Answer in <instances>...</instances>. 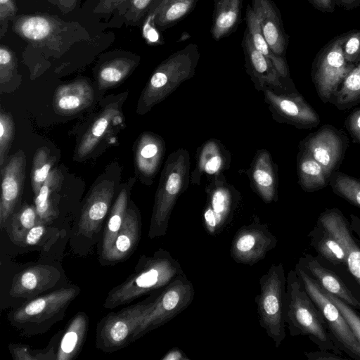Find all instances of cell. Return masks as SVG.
<instances>
[{
	"instance_id": "1",
	"label": "cell",
	"mask_w": 360,
	"mask_h": 360,
	"mask_svg": "<svg viewBox=\"0 0 360 360\" xmlns=\"http://www.w3.org/2000/svg\"><path fill=\"white\" fill-rule=\"evenodd\" d=\"M182 274L179 262L162 248L152 256L142 255L134 272L109 291L103 307L113 309L129 304L146 294L163 289Z\"/></svg>"
},
{
	"instance_id": "2",
	"label": "cell",
	"mask_w": 360,
	"mask_h": 360,
	"mask_svg": "<svg viewBox=\"0 0 360 360\" xmlns=\"http://www.w3.org/2000/svg\"><path fill=\"white\" fill-rule=\"evenodd\" d=\"M285 322L291 336L307 335L319 349L342 355L326 323L295 270L286 276Z\"/></svg>"
},
{
	"instance_id": "3",
	"label": "cell",
	"mask_w": 360,
	"mask_h": 360,
	"mask_svg": "<svg viewBox=\"0 0 360 360\" xmlns=\"http://www.w3.org/2000/svg\"><path fill=\"white\" fill-rule=\"evenodd\" d=\"M190 167V155L187 150L179 148L169 155L155 196L148 234L149 238L167 234L173 208L191 183Z\"/></svg>"
},
{
	"instance_id": "4",
	"label": "cell",
	"mask_w": 360,
	"mask_h": 360,
	"mask_svg": "<svg viewBox=\"0 0 360 360\" xmlns=\"http://www.w3.org/2000/svg\"><path fill=\"white\" fill-rule=\"evenodd\" d=\"M200 59L196 44H190L163 60L141 91L136 113L143 115L167 98L184 82L192 78Z\"/></svg>"
},
{
	"instance_id": "5",
	"label": "cell",
	"mask_w": 360,
	"mask_h": 360,
	"mask_svg": "<svg viewBox=\"0 0 360 360\" xmlns=\"http://www.w3.org/2000/svg\"><path fill=\"white\" fill-rule=\"evenodd\" d=\"M259 283L260 291L255 298L259 322L278 348L285 338L286 276L282 263L272 264Z\"/></svg>"
},
{
	"instance_id": "6",
	"label": "cell",
	"mask_w": 360,
	"mask_h": 360,
	"mask_svg": "<svg viewBox=\"0 0 360 360\" xmlns=\"http://www.w3.org/2000/svg\"><path fill=\"white\" fill-rule=\"evenodd\" d=\"M297 264L326 291L360 310V285L345 265L309 253H304Z\"/></svg>"
},
{
	"instance_id": "7",
	"label": "cell",
	"mask_w": 360,
	"mask_h": 360,
	"mask_svg": "<svg viewBox=\"0 0 360 360\" xmlns=\"http://www.w3.org/2000/svg\"><path fill=\"white\" fill-rule=\"evenodd\" d=\"M195 290L185 274H182L161 290L150 310L135 329L131 342L169 321L192 302Z\"/></svg>"
},
{
	"instance_id": "8",
	"label": "cell",
	"mask_w": 360,
	"mask_h": 360,
	"mask_svg": "<svg viewBox=\"0 0 360 360\" xmlns=\"http://www.w3.org/2000/svg\"><path fill=\"white\" fill-rule=\"evenodd\" d=\"M295 271L319 309L336 347L350 358L360 360V343L338 307L326 295L323 288L297 264Z\"/></svg>"
},
{
	"instance_id": "9",
	"label": "cell",
	"mask_w": 360,
	"mask_h": 360,
	"mask_svg": "<svg viewBox=\"0 0 360 360\" xmlns=\"http://www.w3.org/2000/svg\"><path fill=\"white\" fill-rule=\"evenodd\" d=\"M158 295L103 317L97 326L96 347L111 352L130 343L135 329L150 310Z\"/></svg>"
},
{
	"instance_id": "10",
	"label": "cell",
	"mask_w": 360,
	"mask_h": 360,
	"mask_svg": "<svg viewBox=\"0 0 360 360\" xmlns=\"http://www.w3.org/2000/svg\"><path fill=\"white\" fill-rule=\"evenodd\" d=\"M343 39L342 34L331 40L319 51L313 63L312 81L324 103H330L344 79L355 66L345 58Z\"/></svg>"
},
{
	"instance_id": "11",
	"label": "cell",
	"mask_w": 360,
	"mask_h": 360,
	"mask_svg": "<svg viewBox=\"0 0 360 360\" xmlns=\"http://www.w3.org/2000/svg\"><path fill=\"white\" fill-rule=\"evenodd\" d=\"M205 191L207 198L202 212L203 225L210 235L216 236L222 232L233 219L241 195L229 183L224 174L210 177Z\"/></svg>"
},
{
	"instance_id": "12",
	"label": "cell",
	"mask_w": 360,
	"mask_h": 360,
	"mask_svg": "<svg viewBox=\"0 0 360 360\" xmlns=\"http://www.w3.org/2000/svg\"><path fill=\"white\" fill-rule=\"evenodd\" d=\"M348 145L347 136L342 130L325 124L301 141L299 149L315 159L330 179L342 163Z\"/></svg>"
},
{
	"instance_id": "13",
	"label": "cell",
	"mask_w": 360,
	"mask_h": 360,
	"mask_svg": "<svg viewBox=\"0 0 360 360\" xmlns=\"http://www.w3.org/2000/svg\"><path fill=\"white\" fill-rule=\"evenodd\" d=\"M263 93L264 101L276 122L299 129H310L319 124V115L297 91L277 93L266 89Z\"/></svg>"
},
{
	"instance_id": "14",
	"label": "cell",
	"mask_w": 360,
	"mask_h": 360,
	"mask_svg": "<svg viewBox=\"0 0 360 360\" xmlns=\"http://www.w3.org/2000/svg\"><path fill=\"white\" fill-rule=\"evenodd\" d=\"M276 244L277 239L268 227L255 221L238 230L232 240L230 254L238 264L253 265L263 259Z\"/></svg>"
},
{
	"instance_id": "15",
	"label": "cell",
	"mask_w": 360,
	"mask_h": 360,
	"mask_svg": "<svg viewBox=\"0 0 360 360\" xmlns=\"http://www.w3.org/2000/svg\"><path fill=\"white\" fill-rule=\"evenodd\" d=\"M26 158L22 150L9 157L1 167L0 227L6 226L20 200L25 179Z\"/></svg>"
},
{
	"instance_id": "16",
	"label": "cell",
	"mask_w": 360,
	"mask_h": 360,
	"mask_svg": "<svg viewBox=\"0 0 360 360\" xmlns=\"http://www.w3.org/2000/svg\"><path fill=\"white\" fill-rule=\"evenodd\" d=\"M245 69L257 90L266 89L277 93L296 92L275 68L272 63L253 46L245 30L242 42Z\"/></svg>"
},
{
	"instance_id": "17",
	"label": "cell",
	"mask_w": 360,
	"mask_h": 360,
	"mask_svg": "<svg viewBox=\"0 0 360 360\" xmlns=\"http://www.w3.org/2000/svg\"><path fill=\"white\" fill-rule=\"evenodd\" d=\"M78 293L77 288H64L32 299L12 313L11 321L17 324L46 321L64 309Z\"/></svg>"
},
{
	"instance_id": "18",
	"label": "cell",
	"mask_w": 360,
	"mask_h": 360,
	"mask_svg": "<svg viewBox=\"0 0 360 360\" xmlns=\"http://www.w3.org/2000/svg\"><path fill=\"white\" fill-rule=\"evenodd\" d=\"M115 193V183L103 179L91 188L82 208L78 233L91 237L98 232L110 209Z\"/></svg>"
},
{
	"instance_id": "19",
	"label": "cell",
	"mask_w": 360,
	"mask_h": 360,
	"mask_svg": "<svg viewBox=\"0 0 360 360\" xmlns=\"http://www.w3.org/2000/svg\"><path fill=\"white\" fill-rule=\"evenodd\" d=\"M317 224L331 233L341 243L346 255V266L360 285V244L353 235L349 221L336 207L326 209Z\"/></svg>"
},
{
	"instance_id": "20",
	"label": "cell",
	"mask_w": 360,
	"mask_h": 360,
	"mask_svg": "<svg viewBox=\"0 0 360 360\" xmlns=\"http://www.w3.org/2000/svg\"><path fill=\"white\" fill-rule=\"evenodd\" d=\"M60 278L59 271L53 266H31L15 275L9 294L15 298L34 297L54 287Z\"/></svg>"
},
{
	"instance_id": "21",
	"label": "cell",
	"mask_w": 360,
	"mask_h": 360,
	"mask_svg": "<svg viewBox=\"0 0 360 360\" xmlns=\"http://www.w3.org/2000/svg\"><path fill=\"white\" fill-rule=\"evenodd\" d=\"M250 186L265 203L278 200V165L266 149H258L249 169L244 172Z\"/></svg>"
},
{
	"instance_id": "22",
	"label": "cell",
	"mask_w": 360,
	"mask_h": 360,
	"mask_svg": "<svg viewBox=\"0 0 360 360\" xmlns=\"http://www.w3.org/2000/svg\"><path fill=\"white\" fill-rule=\"evenodd\" d=\"M166 151V143L159 135L146 131L134 146V165L143 182L151 184L159 172Z\"/></svg>"
},
{
	"instance_id": "23",
	"label": "cell",
	"mask_w": 360,
	"mask_h": 360,
	"mask_svg": "<svg viewBox=\"0 0 360 360\" xmlns=\"http://www.w3.org/2000/svg\"><path fill=\"white\" fill-rule=\"evenodd\" d=\"M252 8L271 50L277 56L285 58L288 37L274 2L272 0H252Z\"/></svg>"
},
{
	"instance_id": "24",
	"label": "cell",
	"mask_w": 360,
	"mask_h": 360,
	"mask_svg": "<svg viewBox=\"0 0 360 360\" xmlns=\"http://www.w3.org/2000/svg\"><path fill=\"white\" fill-rule=\"evenodd\" d=\"M230 152L218 139H210L203 143L196 152L195 169L191 172V183L200 184L201 177H212L223 174L230 167Z\"/></svg>"
},
{
	"instance_id": "25",
	"label": "cell",
	"mask_w": 360,
	"mask_h": 360,
	"mask_svg": "<svg viewBox=\"0 0 360 360\" xmlns=\"http://www.w3.org/2000/svg\"><path fill=\"white\" fill-rule=\"evenodd\" d=\"M141 233L140 212L134 203L131 201L116 238L103 259L109 262H117L127 259L135 250L139 242Z\"/></svg>"
},
{
	"instance_id": "26",
	"label": "cell",
	"mask_w": 360,
	"mask_h": 360,
	"mask_svg": "<svg viewBox=\"0 0 360 360\" xmlns=\"http://www.w3.org/2000/svg\"><path fill=\"white\" fill-rule=\"evenodd\" d=\"M94 89L84 79L59 86L53 96V108L59 115H70L87 108L94 100Z\"/></svg>"
},
{
	"instance_id": "27",
	"label": "cell",
	"mask_w": 360,
	"mask_h": 360,
	"mask_svg": "<svg viewBox=\"0 0 360 360\" xmlns=\"http://www.w3.org/2000/svg\"><path fill=\"white\" fill-rule=\"evenodd\" d=\"M117 104H110L96 117L82 137L77 148L76 157L82 160L88 157L110 131L116 121L120 120Z\"/></svg>"
},
{
	"instance_id": "28",
	"label": "cell",
	"mask_w": 360,
	"mask_h": 360,
	"mask_svg": "<svg viewBox=\"0 0 360 360\" xmlns=\"http://www.w3.org/2000/svg\"><path fill=\"white\" fill-rule=\"evenodd\" d=\"M59 24L52 18L34 15H21L14 21L15 33L34 44H45L59 31Z\"/></svg>"
},
{
	"instance_id": "29",
	"label": "cell",
	"mask_w": 360,
	"mask_h": 360,
	"mask_svg": "<svg viewBox=\"0 0 360 360\" xmlns=\"http://www.w3.org/2000/svg\"><path fill=\"white\" fill-rule=\"evenodd\" d=\"M243 0H214L211 34L219 41L233 32L240 22Z\"/></svg>"
},
{
	"instance_id": "30",
	"label": "cell",
	"mask_w": 360,
	"mask_h": 360,
	"mask_svg": "<svg viewBox=\"0 0 360 360\" xmlns=\"http://www.w3.org/2000/svg\"><path fill=\"white\" fill-rule=\"evenodd\" d=\"M88 318L85 313H77L70 321L63 333L56 352L57 360H70L79 352L88 328Z\"/></svg>"
},
{
	"instance_id": "31",
	"label": "cell",
	"mask_w": 360,
	"mask_h": 360,
	"mask_svg": "<svg viewBox=\"0 0 360 360\" xmlns=\"http://www.w3.org/2000/svg\"><path fill=\"white\" fill-rule=\"evenodd\" d=\"M246 31L255 48L267 58L274 65L281 76L287 82H290L289 69L285 58L277 56L271 49L264 37L257 18L252 8L248 5L246 8Z\"/></svg>"
},
{
	"instance_id": "32",
	"label": "cell",
	"mask_w": 360,
	"mask_h": 360,
	"mask_svg": "<svg viewBox=\"0 0 360 360\" xmlns=\"http://www.w3.org/2000/svg\"><path fill=\"white\" fill-rule=\"evenodd\" d=\"M297 173L298 184L306 192H314L329 184L330 179L322 166L301 150L297 156Z\"/></svg>"
},
{
	"instance_id": "33",
	"label": "cell",
	"mask_w": 360,
	"mask_h": 360,
	"mask_svg": "<svg viewBox=\"0 0 360 360\" xmlns=\"http://www.w3.org/2000/svg\"><path fill=\"white\" fill-rule=\"evenodd\" d=\"M308 238L317 255L333 264L346 266V255L341 243L328 230L316 223Z\"/></svg>"
},
{
	"instance_id": "34",
	"label": "cell",
	"mask_w": 360,
	"mask_h": 360,
	"mask_svg": "<svg viewBox=\"0 0 360 360\" xmlns=\"http://www.w3.org/2000/svg\"><path fill=\"white\" fill-rule=\"evenodd\" d=\"M129 205V192L127 188L121 189L110 210L106 226L104 229L102 244V259L111 248L116 236L124 221Z\"/></svg>"
},
{
	"instance_id": "35",
	"label": "cell",
	"mask_w": 360,
	"mask_h": 360,
	"mask_svg": "<svg viewBox=\"0 0 360 360\" xmlns=\"http://www.w3.org/2000/svg\"><path fill=\"white\" fill-rule=\"evenodd\" d=\"M198 0H162L155 8L154 23L162 30L176 24L195 8Z\"/></svg>"
},
{
	"instance_id": "36",
	"label": "cell",
	"mask_w": 360,
	"mask_h": 360,
	"mask_svg": "<svg viewBox=\"0 0 360 360\" xmlns=\"http://www.w3.org/2000/svg\"><path fill=\"white\" fill-rule=\"evenodd\" d=\"M330 103L340 110L360 103V60L344 79Z\"/></svg>"
},
{
	"instance_id": "37",
	"label": "cell",
	"mask_w": 360,
	"mask_h": 360,
	"mask_svg": "<svg viewBox=\"0 0 360 360\" xmlns=\"http://www.w3.org/2000/svg\"><path fill=\"white\" fill-rule=\"evenodd\" d=\"M61 176L58 170L50 172L44 182L39 193L34 196V206L39 221L44 224L50 222L56 216L52 197L56 189L59 188Z\"/></svg>"
},
{
	"instance_id": "38",
	"label": "cell",
	"mask_w": 360,
	"mask_h": 360,
	"mask_svg": "<svg viewBox=\"0 0 360 360\" xmlns=\"http://www.w3.org/2000/svg\"><path fill=\"white\" fill-rule=\"evenodd\" d=\"M136 61L127 58H117L103 64L97 75L100 89L113 87L123 82L136 66Z\"/></svg>"
},
{
	"instance_id": "39",
	"label": "cell",
	"mask_w": 360,
	"mask_h": 360,
	"mask_svg": "<svg viewBox=\"0 0 360 360\" xmlns=\"http://www.w3.org/2000/svg\"><path fill=\"white\" fill-rule=\"evenodd\" d=\"M329 184L335 194L360 208V179L337 170L330 176Z\"/></svg>"
},
{
	"instance_id": "40",
	"label": "cell",
	"mask_w": 360,
	"mask_h": 360,
	"mask_svg": "<svg viewBox=\"0 0 360 360\" xmlns=\"http://www.w3.org/2000/svg\"><path fill=\"white\" fill-rule=\"evenodd\" d=\"M39 221L35 206L23 205L11 217V239L16 244L22 243L26 234Z\"/></svg>"
},
{
	"instance_id": "41",
	"label": "cell",
	"mask_w": 360,
	"mask_h": 360,
	"mask_svg": "<svg viewBox=\"0 0 360 360\" xmlns=\"http://www.w3.org/2000/svg\"><path fill=\"white\" fill-rule=\"evenodd\" d=\"M55 160L46 147L39 148L33 158L31 170V184L36 196L51 172Z\"/></svg>"
},
{
	"instance_id": "42",
	"label": "cell",
	"mask_w": 360,
	"mask_h": 360,
	"mask_svg": "<svg viewBox=\"0 0 360 360\" xmlns=\"http://www.w3.org/2000/svg\"><path fill=\"white\" fill-rule=\"evenodd\" d=\"M15 134V125L12 115L4 110L0 111V167L8 159V153Z\"/></svg>"
},
{
	"instance_id": "43",
	"label": "cell",
	"mask_w": 360,
	"mask_h": 360,
	"mask_svg": "<svg viewBox=\"0 0 360 360\" xmlns=\"http://www.w3.org/2000/svg\"><path fill=\"white\" fill-rule=\"evenodd\" d=\"M9 351L15 360H45L56 359L53 349L48 351L32 350L28 346L11 343Z\"/></svg>"
},
{
	"instance_id": "44",
	"label": "cell",
	"mask_w": 360,
	"mask_h": 360,
	"mask_svg": "<svg viewBox=\"0 0 360 360\" xmlns=\"http://www.w3.org/2000/svg\"><path fill=\"white\" fill-rule=\"evenodd\" d=\"M324 290V289H323ZM326 295L333 301L340 311L342 315L351 328L353 333L360 343V314L355 309L324 290Z\"/></svg>"
},
{
	"instance_id": "45",
	"label": "cell",
	"mask_w": 360,
	"mask_h": 360,
	"mask_svg": "<svg viewBox=\"0 0 360 360\" xmlns=\"http://www.w3.org/2000/svg\"><path fill=\"white\" fill-rule=\"evenodd\" d=\"M342 51L347 62L356 65L360 60V30L344 34Z\"/></svg>"
},
{
	"instance_id": "46",
	"label": "cell",
	"mask_w": 360,
	"mask_h": 360,
	"mask_svg": "<svg viewBox=\"0 0 360 360\" xmlns=\"http://www.w3.org/2000/svg\"><path fill=\"white\" fill-rule=\"evenodd\" d=\"M17 65L16 58L7 46H0V82L6 84L11 79Z\"/></svg>"
},
{
	"instance_id": "47",
	"label": "cell",
	"mask_w": 360,
	"mask_h": 360,
	"mask_svg": "<svg viewBox=\"0 0 360 360\" xmlns=\"http://www.w3.org/2000/svg\"><path fill=\"white\" fill-rule=\"evenodd\" d=\"M344 124L353 141L360 144V107L349 113Z\"/></svg>"
},
{
	"instance_id": "48",
	"label": "cell",
	"mask_w": 360,
	"mask_h": 360,
	"mask_svg": "<svg viewBox=\"0 0 360 360\" xmlns=\"http://www.w3.org/2000/svg\"><path fill=\"white\" fill-rule=\"evenodd\" d=\"M45 224L39 221L28 231L22 244L25 245H36L39 244L47 231Z\"/></svg>"
},
{
	"instance_id": "49",
	"label": "cell",
	"mask_w": 360,
	"mask_h": 360,
	"mask_svg": "<svg viewBox=\"0 0 360 360\" xmlns=\"http://www.w3.org/2000/svg\"><path fill=\"white\" fill-rule=\"evenodd\" d=\"M154 23V14L150 13L143 26V34L146 40L149 44H156L159 41V34L153 26Z\"/></svg>"
},
{
	"instance_id": "50",
	"label": "cell",
	"mask_w": 360,
	"mask_h": 360,
	"mask_svg": "<svg viewBox=\"0 0 360 360\" xmlns=\"http://www.w3.org/2000/svg\"><path fill=\"white\" fill-rule=\"evenodd\" d=\"M17 12V6L15 0H0V22L1 27L4 23L13 17Z\"/></svg>"
},
{
	"instance_id": "51",
	"label": "cell",
	"mask_w": 360,
	"mask_h": 360,
	"mask_svg": "<svg viewBox=\"0 0 360 360\" xmlns=\"http://www.w3.org/2000/svg\"><path fill=\"white\" fill-rule=\"evenodd\" d=\"M304 355L309 360H343L347 359L330 351L323 349L304 352Z\"/></svg>"
},
{
	"instance_id": "52",
	"label": "cell",
	"mask_w": 360,
	"mask_h": 360,
	"mask_svg": "<svg viewBox=\"0 0 360 360\" xmlns=\"http://www.w3.org/2000/svg\"><path fill=\"white\" fill-rule=\"evenodd\" d=\"M153 0H130V11L135 21H137L146 12Z\"/></svg>"
},
{
	"instance_id": "53",
	"label": "cell",
	"mask_w": 360,
	"mask_h": 360,
	"mask_svg": "<svg viewBox=\"0 0 360 360\" xmlns=\"http://www.w3.org/2000/svg\"><path fill=\"white\" fill-rule=\"evenodd\" d=\"M127 1H130V0H100L97 10L100 11L99 12L109 13L118 8Z\"/></svg>"
},
{
	"instance_id": "54",
	"label": "cell",
	"mask_w": 360,
	"mask_h": 360,
	"mask_svg": "<svg viewBox=\"0 0 360 360\" xmlns=\"http://www.w3.org/2000/svg\"><path fill=\"white\" fill-rule=\"evenodd\" d=\"M310 2L319 10L323 12H333L334 11V2L333 0H309Z\"/></svg>"
},
{
	"instance_id": "55",
	"label": "cell",
	"mask_w": 360,
	"mask_h": 360,
	"mask_svg": "<svg viewBox=\"0 0 360 360\" xmlns=\"http://www.w3.org/2000/svg\"><path fill=\"white\" fill-rule=\"evenodd\" d=\"M49 1L57 6L64 13H68L75 8L77 0H49Z\"/></svg>"
},
{
	"instance_id": "56",
	"label": "cell",
	"mask_w": 360,
	"mask_h": 360,
	"mask_svg": "<svg viewBox=\"0 0 360 360\" xmlns=\"http://www.w3.org/2000/svg\"><path fill=\"white\" fill-rule=\"evenodd\" d=\"M162 360H189L186 355L179 348H173L168 351L162 358Z\"/></svg>"
},
{
	"instance_id": "57",
	"label": "cell",
	"mask_w": 360,
	"mask_h": 360,
	"mask_svg": "<svg viewBox=\"0 0 360 360\" xmlns=\"http://www.w3.org/2000/svg\"><path fill=\"white\" fill-rule=\"evenodd\" d=\"M349 225L353 233L356 236V239L360 244V218L354 214H350Z\"/></svg>"
},
{
	"instance_id": "58",
	"label": "cell",
	"mask_w": 360,
	"mask_h": 360,
	"mask_svg": "<svg viewBox=\"0 0 360 360\" xmlns=\"http://www.w3.org/2000/svg\"><path fill=\"white\" fill-rule=\"evenodd\" d=\"M342 6L347 8H354L360 4V0H338Z\"/></svg>"
}]
</instances>
